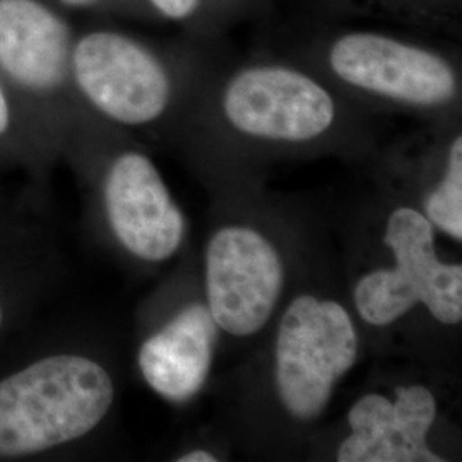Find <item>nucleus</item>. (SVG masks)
<instances>
[{
  "label": "nucleus",
  "mask_w": 462,
  "mask_h": 462,
  "mask_svg": "<svg viewBox=\"0 0 462 462\" xmlns=\"http://www.w3.org/2000/svg\"><path fill=\"white\" fill-rule=\"evenodd\" d=\"M14 127H16L14 106L0 78V144H4L13 135Z\"/></svg>",
  "instance_id": "dca6fc26"
},
{
  "label": "nucleus",
  "mask_w": 462,
  "mask_h": 462,
  "mask_svg": "<svg viewBox=\"0 0 462 462\" xmlns=\"http://www.w3.org/2000/svg\"><path fill=\"white\" fill-rule=\"evenodd\" d=\"M330 69L345 83L420 106L448 103L457 91L454 69L435 51L380 33H347L329 50Z\"/></svg>",
  "instance_id": "0eeeda50"
},
{
  "label": "nucleus",
  "mask_w": 462,
  "mask_h": 462,
  "mask_svg": "<svg viewBox=\"0 0 462 462\" xmlns=\"http://www.w3.org/2000/svg\"><path fill=\"white\" fill-rule=\"evenodd\" d=\"M66 23L38 0H0V70L38 98L60 91L70 74Z\"/></svg>",
  "instance_id": "9d476101"
},
{
  "label": "nucleus",
  "mask_w": 462,
  "mask_h": 462,
  "mask_svg": "<svg viewBox=\"0 0 462 462\" xmlns=\"http://www.w3.org/2000/svg\"><path fill=\"white\" fill-rule=\"evenodd\" d=\"M223 110L240 133L273 141H310L334 122L336 105L326 88L295 69L250 67L225 89Z\"/></svg>",
  "instance_id": "423d86ee"
},
{
  "label": "nucleus",
  "mask_w": 462,
  "mask_h": 462,
  "mask_svg": "<svg viewBox=\"0 0 462 462\" xmlns=\"http://www.w3.org/2000/svg\"><path fill=\"white\" fill-rule=\"evenodd\" d=\"M282 286L276 248L257 231L228 226L206 250L208 309L216 326L231 336H252L264 328Z\"/></svg>",
  "instance_id": "39448f33"
},
{
  "label": "nucleus",
  "mask_w": 462,
  "mask_h": 462,
  "mask_svg": "<svg viewBox=\"0 0 462 462\" xmlns=\"http://www.w3.org/2000/svg\"><path fill=\"white\" fill-rule=\"evenodd\" d=\"M74 83L99 114L124 125H146L165 114L171 83L162 62L116 32L83 36L70 55Z\"/></svg>",
  "instance_id": "20e7f679"
},
{
  "label": "nucleus",
  "mask_w": 462,
  "mask_h": 462,
  "mask_svg": "<svg viewBox=\"0 0 462 462\" xmlns=\"http://www.w3.org/2000/svg\"><path fill=\"white\" fill-rule=\"evenodd\" d=\"M152 7L171 21H183L198 13L200 0H149Z\"/></svg>",
  "instance_id": "2eb2a0df"
},
{
  "label": "nucleus",
  "mask_w": 462,
  "mask_h": 462,
  "mask_svg": "<svg viewBox=\"0 0 462 462\" xmlns=\"http://www.w3.org/2000/svg\"><path fill=\"white\" fill-rule=\"evenodd\" d=\"M101 204L114 238L135 259L163 263L182 245V211L146 154L116 156L103 177Z\"/></svg>",
  "instance_id": "6e6552de"
},
{
  "label": "nucleus",
  "mask_w": 462,
  "mask_h": 462,
  "mask_svg": "<svg viewBox=\"0 0 462 462\" xmlns=\"http://www.w3.org/2000/svg\"><path fill=\"white\" fill-rule=\"evenodd\" d=\"M40 230H43V226L38 225V221L0 208V248L16 244Z\"/></svg>",
  "instance_id": "4468645a"
},
{
  "label": "nucleus",
  "mask_w": 462,
  "mask_h": 462,
  "mask_svg": "<svg viewBox=\"0 0 462 462\" xmlns=\"http://www.w3.org/2000/svg\"><path fill=\"white\" fill-rule=\"evenodd\" d=\"M215 319L204 305H190L139 347L137 365L149 387L182 402L208 379L216 341Z\"/></svg>",
  "instance_id": "9b49d317"
},
{
  "label": "nucleus",
  "mask_w": 462,
  "mask_h": 462,
  "mask_svg": "<svg viewBox=\"0 0 462 462\" xmlns=\"http://www.w3.org/2000/svg\"><path fill=\"white\" fill-rule=\"evenodd\" d=\"M60 2L66 4L69 7H86V5H91L97 0H60Z\"/></svg>",
  "instance_id": "a211bd4d"
},
{
  "label": "nucleus",
  "mask_w": 462,
  "mask_h": 462,
  "mask_svg": "<svg viewBox=\"0 0 462 462\" xmlns=\"http://www.w3.org/2000/svg\"><path fill=\"white\" fill-rule=\"evenodd\" d=\"M430 221L462 240V139L456 137L447 163L444 182L427 200Z\"/></svg>",
  "instance_id": "ddd939ff"
},
{
  "label": "nucleus",
  "mask_w": 462,
  "mask_h": 462,
  "mask_svg": "<svg viewBox=\"0 0 462 462\" xmlns=\"http://www.w3.org/2000/svg\"><path fill=\"white\" fill-rule=\"evenodd\" d=\"M179 462H216L215 456L211 452H206V450H194V452H189V454H183L180 456Z\"/></svg>",
  "instance_id": "f3484780"
},
{
  "label": "nucleus",
  "mask_w": 462,
  "mask_h": 462,
  "mask_svg": "<svg viewBox=\"0 0 462 462\" xmlns=\"http://www.w3.org/2000/svg\"><path fill=\"white\" fill-rule=\"evenodd\" d=\"M356 356L358 336L343 305L312 295L295 298L276 339V385L286 411L298 420L317 418Z\"/></svg>",
  "instance_id": "7ed1b4c3"
},
{
  "label": "nucleus",
  "mask_w": 462,
  "mask_h": 462,
  "mask_svg": "<svg viewBox=\"0 0 462 462\" xmlns=\"http://www.w3.org/2000/svg\"><path fill=\"white\" fill-rule=\"evenodd\" d=\"M385 244L396 257L394 269L364 276L355 288V305L372 326H387L423 303L439 322L462 319V265L439 261L431 223L411 208H399L385 230Z\"/></svg>",
  "instance_id": "f03ea898"
},
{
  "label": "nucleus",
  "mask_w": 462,
  "mask_h": 462,
  "mask_svg": "<svg viewBox=\"0 0 462 462\" xmlns=\"http://www.w3.org/2000/svg\"><path fill=\"white\" fill-rule=\"evenodd\" d=\"M437 401L425 385L399 387L396 399L368 394L349 410L351 435L337 450L339 462H440L427 442Z\"/></svg>",
  "instance_id": "1a4fd4ad"
},
{
  "label": "nucleus",
  "mask_w": 462,
  "mask_h": 462,
  "mask_svg": "<svg viewBox=\"0 0 462 462\" xmlns=\"http://www.w3.org/2000/svg\"><path fill=\"white\" fill-rule=\"evenodd\" d=\"M13 339L0 345V462L42 461L99 429L116 382L95 356L45 332Z\"/></svg>",
  "instance_id": "f257e3e1"
},
{
  "label": "nucleus",
  "mask_w": 462,
  "mask_h": 462,
  "mask_svg": "<svg viewBox=\"0 0 462 462\" xmlns=\"http://www.w3.org/2000/svg\"><path fill=\"white\" fill-rule=\"evenodd\" d=\"M50 278L45 228L0 248V345L21 332L45 301Z\"/></svg>",
  "instance_id": "f8f14e48"
}]
</instances>
